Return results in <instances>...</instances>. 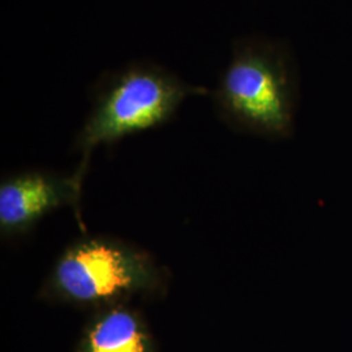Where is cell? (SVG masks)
Listing matches in <instances>:
<instances>
[{
	"label": "cell",
	"mask_w": 352,
	"mask_h": 352,
	"mask_svg": "<svg viewBox=\"0 0 352 352\" xmlns=\"http://www.w3.org/2000/svg\"><path fill=\"white\" fill-rule=\"evenodd\" d=\"M167 287L168 273L149 252L111 236H87L60 253L38 298L96 311L133 298H161Z\"/></svg>",
	"instance_id": "obj_3"
},
{
	"label": "cell",
	"mask_w": 352,
	"mask_h": 352,
	"mask_svg": "<svg viewBox=\"0 0 352 352\" xmlns=\"http://www.w3.org/2000/svg\"><path fill=\"white\" fill-rule=\"evenodd\" d=\"M75 352H157L151 327L129 302L91 311Z\"/></svg>",
	"instance_id": "obj_5"
},
{
	"label": "cell",
	"mask_w": 352,
	"mask_h": 352,
	"mask_svg": "<svg viewBox=\"0 0 352 352\" xmlns=\"http://www.w3.org/2000/svg\"><path fill=\"white\" fill-rule=\"evenodd\" d=\"M299 75L289 42L257 34L238 38L212 91L214 109L234 129L287 138L294 128Z\"/></svg>",
	"instance_id": "obj_2"
},
{
	"label": "cell",
	"mask_w": 352,
	"mask_h": 352,
	"mask_svg": "<svg viewBox=\"0 0 352 352\" xmlns=\"http://www.w3.org/2000/svg\"><path fill=\"white\" fill-rule=\"evenodd\" d=\"M161 64L139 60L109 71L96 82L88 115L76 135L81 160L74 175L80 184L93 151L128 136L164 126L190 97L208 94Z\"/></svg>",
	"instance_id": "obj_1"
},
{
	"label": "cell",
	"mask_w": 352,
	"mask_h": 352,
	"mask_svg": "<svg viewBox=\"0 0 352 352\" xmlns=\"http://www.w3.org/2000/svg\"><path fill=\"white\" fill-rule=\"evenodd\" d=\"M81 188L74 174L32 170L4 177L0 183L1 236L23 235L45 215L67 205L80 218Z\"/></svg>",
	"instance_id": "obj_4"
}]
</instances>
